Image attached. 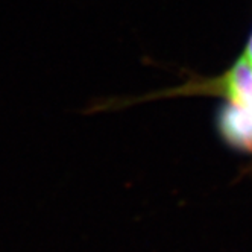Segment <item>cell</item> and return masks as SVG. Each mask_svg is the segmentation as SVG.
<instances>
[{
    "label": "cell",
    "mask_w": 252,
    "mask_h": 252,
    "mask_svg": "<svg viewBox=\"0 0 252 252\" xmlns=\"http://www.w3.org/2000/svg\"><path fill=\"white\" fill-rule=\"evenodd\" d=\"M218 128L229 146L252 152V108L226 102L219 110Z\"/></svg>",
    "instance_id": "7a4b0ae2"
},
{
    "label": "cell",
    "mask_w": 252,
    "mask_h": 252,
    "mask_svg": "<svg viewBox=\"0 0 252 252\" xmlns=\"http://www.w3.org/2000/svg\"><path fill=\"white\" fill-rule=\"evenodd\" d=\"M243 57L252 64V32H251V35H249V40H248V44H246V47H245Z\"/></svg>",
    "instance_id": "3957f363"
},
{
    "label": "cell",
    "mask_w": 252,
    "mask_h": 252,
    "mask_svg": "<svg viewBox=\"0 0 252 252\" xmlns=\"http://www.w3.org/2000/svg\"><path fill=\"white\" fill-rule=\"evenodd\" d=\"M176 94H216L226 102L252 108V64L242 55L223 75L211 79L191 78L178 90L161 96Z\"/></svg>",
    "instance_id": "6da1fadb"
}]
</instances>
